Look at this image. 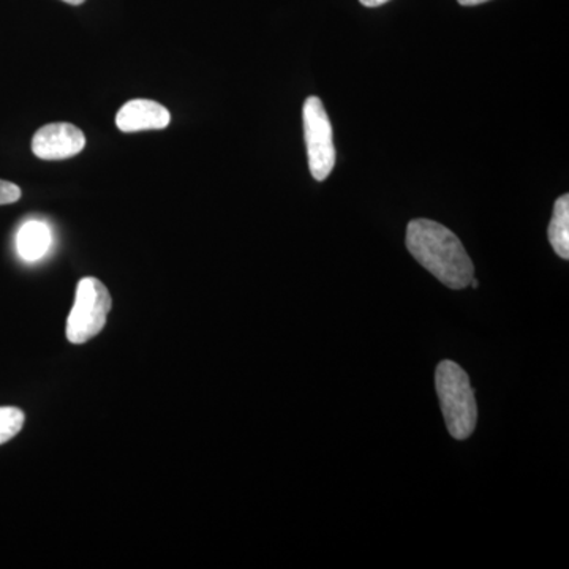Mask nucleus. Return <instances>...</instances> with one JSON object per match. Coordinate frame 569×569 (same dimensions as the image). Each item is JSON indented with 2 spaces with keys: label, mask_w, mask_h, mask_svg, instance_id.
I'll return each instance as SVG.
<instances>
[{
  "label": "nucleus",
  "mask_w": 569,
  "mask_h": 569,
  "mask_svg": "<svg viewBox=\"0 0 569 569\" xmlns=\"http://www.w3.org/2000/svg\"><path fill=\"white\" fill-rule=\"evenodd\" d=\"M359 2H361L365 7H370V9H373V7L383 6V3L389 2V0H359Z\"/></svg>",
  "instance_id": "obj_11"
},
{
  "label": "nucleus",
  "mask_w": 569,
  "mask_h": 569,
  "mask_svg": "<svg viewBox=\"0 0 569 569\" xmlns=\"http://www.w3.org/2000/svg\"><path fill=\"white\" fill-rule=\"evenodd\" d=\"M470 284H471V287H473V288H475V290H477V288L479 287V282H478V280H477V279H475V277H473V279H471Z\"/></svg>",
  "instance_id": "obj_14"
},
{
  "label": "nucleus",
  "mask_w": 569,
  "mask_h": 569,
  "mask_svg": "<svg viewBox=\"0 0 569 569\" xmlns=\"http://www.w3.org/2000/svg\"><path fill=\"white\" fill-rule=\"evenodd\" d=\"M407 249L422 268L451 290H463L475 277V266L458 236L433 220H411Z\"/></svg>",
  "instance_id": "obj_1"
},
{
  "label": "nucleus",
  "mask_w": 569,
  "mask_h": 569,
  "mask_svg": "<svg viewBox=\"0 0 569 569\" xmlns=\"http://www.w3.org/2000/svg\"><path fill=\"white\" fill-rule=\"evenodd\" d=\"M52 234L50 227L40 220H29L17 234V250L28 263L39 261L50 250Z\"/></svg>",
  "instance_id": "obj_7"
},
{
  "label": "nucleus",
  "mask_w": 569,
  "mask_h": 569,
  "mask_svg": "<svg viewBox=\"0 0 569 569\" xmlns=\"http://www.w3.org/2000/svg\"><path fill=\"white\" fill-rule=\"evenodd\" d=\"M170 111L153 100H130L116 114V126L123 133L162 130L170 126Z\"/></svg>",
  "instance_id": "obj_6"
},
{
  "label": "nucleus",
  "mask_w": 569,
  "mask_h": 569,
  "mask_svg": "<svg viewBox=\"0 0 569 569\" xmlns=\"http://www.w3.org/2000/svg\"><path fill=\"white\" fill-rule=\"evenodd\" d=\"M26 417L20 408L0 407V445L7 443L21 432Z\"/></svg>",
  "instance_id": "obj_9"
},
{
  "label": "nucleus",
  "mask_w": 569,
  "mask_h": 569,
  "mask_svg": "<svg viewBox=\"0 0 569 569\" xmlns=\"http://www.w3.org/2000/svg\"><path fill=\"white\" fill-rule=\"evenodd\" d=\"M458 2L463 7H473L479 6V3L489 2V0H458Z\"/></svg>",
  "instance_id": "obj_12"
},
{
  "label": "nucleus",
  "mask_w": 569,
  "mask_h": 569,
  "mask_svg": "<svg viewBox=\"0 0 569 569\" xmlns=\"http://www.w3.org/2000/svg\"><path fill=\"white\" fill-rule=\"evenodd\" d=\"M62 2L70 3V6H81L86 0H62Z\"/></svg>",
  "instance_id": "obj_13"
},
{
  "label": "nucleus",
  "mask_w": 569,
  "mask_h": 569,
  "mask_svg": "<svg viewBox=\"0 0 569 569\" xmlns=\"http://www.w3.org/2000/svg\"><path fill=\"white\" fill-rule=\"evenodd\" d=\"M111 306L110 291L99 279L84 277L80 280L73 309L67 318L66 335L69 342L82 346L99 336L107 326Z\"/></svg>",
  "instance_id": "obj_3"
},
{
  "label": "nucleus",
  "mask_w": 569,
  "mask_h": 569,
  "mask_svg": "<svg viewBox=\"0 0 569 569\" xmlns=\"http://www.w3.org/2000/svg\"><path fill=\"white\" fill-rule=\"evenodd\" d=\"M84 133L69 122L41 127L32 138V152L41 160H66L84 149Z\"/></svg>",
  "instance_id": "obj_5"
},
{
  "label": "nucleus",
  "mask_w": 569,
  "mask_h": 569,
  "mask_svg": "<svg viewBox=\"0 0 569 569\" xmlns=\"http://www.w3.org/2000/svg\"><path fill=\"white\" fill-rule=\"evenodd\" d=\"M307 157L310 173L316 181H325L336 164L335 137L325 104L318 97H309L302 108Z\"/></svg>",
  "instance_id": "obj_4"
},
{
  "label": "nucleus",
  "mask_w": 569,
  "mask_h": 569,
  "mask_svg": "<svg viewBox=\"0 0 569 569\" xmlns=\"http://www.w3.org/2000/svg\"><path fill=\"white\" fill-rule=\"evenodd\" d=\"M548 238L553 252L563 260L569 258V197L563 194L553 206L552 220L549 223Z\"/></svg>",
  "instance_id": "obj_8"
},
{
  "label": "nucleus",
  "mask_w": 569,
  "mask_h": 569,
  "mask_svg": "<svg viewBox=\"0 0 569 569\" xmlns=\"http://www.w3.org/2000/svg\"><path fill=\"white\" fill-rule=\"evenodd\" d=\"M436 389L449 436L467 440L477 429L478 406L466 370L455 361H441L436 370Z\"/></svg>",
  "instance_id": "obj_2"
},
{
  "label": "nucleus",
  "mask_w": 569,
  "mask_h": 569,
  "mask_svg": "<svg viewBox=\"0 0 569 569\" xmlns=\"http://www.w3.org/2000/svg\"><path fill=\"white\" fill-rule=\"evenodd\" d=\"M21 198V189L17 183L0 179V206L17 203Z\"/></svg>",
  "instance_id": "obj_10"
}]
</instances>
